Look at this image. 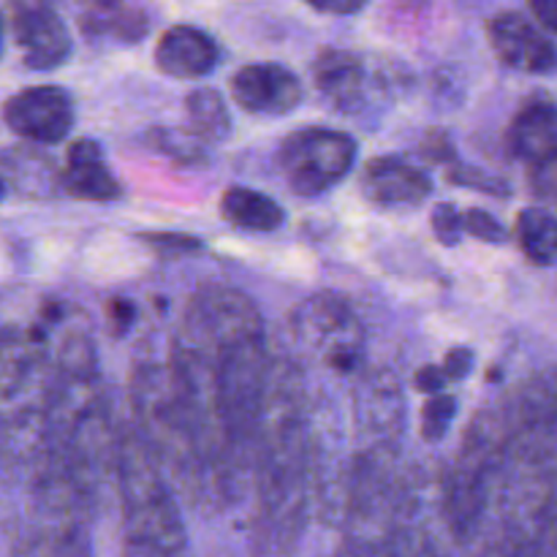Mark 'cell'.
Returning a JSON list of instances; mask_svg holds the SVG:
<instances>
[{
    "mask_svg": "<svg viewBox=\"0 0 557 557\" xmlns=\"http://www.w3.org/2000/svg\"><path fill=\"white\" fill-rule=\"evenodd\" d=\"M172 373L221 482L259 451L267 375L259 310L232 288H201L174 341Z\"/></svg>",
    "mask_w": 557,
    "mask_h": 557,
    "instance_id": "1",
    "label": "cell"
},
{
    "mask_svg": "<svg viewBox=\"0 0 557 557\" xmlns=\"http://www.w3.org/2000/svg\"><path fill=\"white\" fill-rule=\"evenodd\" d=\"M261 509L256 517L253 557H294L302 531L305 444L297 392L270 368L259 438Z\"/></svg>",
    "mask_w": 557,
    "mask_h": 557,
    "instance_id": "2",
    "label": "cell"
},
{
    "mask_svg": "<svg viewBox=\"0 0 557 557\" xmlns=\"http://www.w3.org/2000/svg\"><path fill=\"white\" fill-rule=\"evenodd\" d=\"M69 326L63 308L44 305L30 324L0 332V438L20 449L44 446L60 386V343Z\"/></svg>",
    "mask_w": 557,
    "mask_h": 557,
    "instance_id": "3",
    "label": "cell"
},
{
    "mask_svg": "<svg viewBox=\"0 0 557 557\" xmlns=\"http://www.w3.org/2000/svg\"><path fill=\"white\" fill-rule=\"evenodd\" d=\"M136 419L141 424V438L158 462L177 476L180 487L196 498L212 495L207 487V473L212 471L201 444L199 424L180 389L172 370L145 364L131 381Z\"/></svg>",
    "mask_w": 557,
    "mask_h": 557,
    "instance_id": "4",
    "label": "cell"
},
{
    "mask_svg": "<svg viewBox=\"0 0 557 557\" xmlns=\"http://www.w3.org/2000/svg\"><path fill=\"white\" fill-rule=\"evenodd\" d=\"M117 473L123 495V557H188L177 504L139 433H128L120 444Z\"/></svg>",
    "mask_w": 557,
    "mask_h": 557,
    "instance_id": "5",
    "label": "cell"
},
{
    "mask_svg": "<svg viewBox=\"0 0 557 557\" xmlns=\"http://www.w3.org/2000/svg\"><path fill=\"white\" fill-rule=\"evenodd\" d=\"M281 172L299 196H319L341 185L357 161V141L346 131L302 128L283 139Z\"/></svg>",
    "mask_w": 557,
    "mask_h": 557,
    "instance_id": "6",
    "label": "cell"
},
{
    "mask_svg": "<svg viewBox=\"0 0 557 557\" xmlns=\"http://www.w3.org/2000/svg\"><path fill=\"white\" fill-rule=\"evenodd\" d=\"M294 332L308 351L337 373H351L362 362V326L341 299L326 294L308 299L294 315Z\"/></svg>",
    "mask_w": 557,
    "mask_h": 557,
    "instance_id": "7",
    "label": "cell"
},
{
    "mask_svg": "<svg viewBox=\"0 0 557 557\" xmlns=\"http://www.w3.org/2000/svg\"><path fill=\"white\" fill-rule=\"evenodd\" d=\"M9 22L27 69L49 71L69 60V27L52 0H9Z\"/></svg>",
    "mask_w": 557,
    "mask_h": 557,
    "instance_id": "8",
    "label": "cell"
},
{
    "mask_svg": "<svg viewBox=\"0 0 557 557\" xmlns=\"http://www.w3.org/2000/svg\"><path fill=\"white\" fill-rule=\"evenodd\" d=\"M3 120L22 139L36 145H58L74 125V103L63 87H27L5 101Z\"/></svg>",
    "mask_w": 557,
    "mask_h": 557,
    "instance_id": "9",
    "label": "cell"
},
{
    "mask_svg": "<svg viewBox=\"0 0 557 557\" xmlns=\"http://www.w3.org/2000/svg\"><path fill=\"white\" fill-rule=\"evenodd\" d=\"M11 557H92L85 515L36 506L16 533Z\"/></svg>",
    "mask_w": 557,
    "mask_h": 557,
    "instance_id": "10",
    "label": "cell"
},
{
    "mask_svg": "<svg viewBox=\"0 0 557 557\" xmlns=\"http://www.w3.org/2000/svg\"><path fill=\"white\" fill-rule=\"evenodd\" d=\"M232 96L245 112L261 114V117H281L299 107L302 82L286 65L250 63L232 76Z\"/></svg>",
    "mask_w": 557,
    "mask_h": 557,
    "instance_id": "11",
    "label": "cell"
},
{
    "mask_svg": "<svg viewBox=\"0 0 557 557\" xmlns=\"http://www.w3.org/2000/svg\"><path fill=\"white\" fill-rule=\"evenodd\" d=\"M487 38L493 52L506 65L528 74H547L557 65L555 44L517 11H504L487 22Z\"/></svg>",
    "mask_w": 557,
    "mask_h": 557,
    "instance_id": "12",
    "label": "cell"
},
{
    "mask_svg": "<svg viewBox=\"0 0 557 557\" xmlns=\"http://www.w3.org/2000/svg\"><path fill=\"white\" fill-rule=\"evenodd\" d=\"M362 188L370 201L381 207H417L433 190L428 174L397 156L373 158L364 166Z\"/></svg>",
    "mask_w": 557,
    "mask_h": 557,
    "instance_id": "13",
    "label": "cell"
},
{
    "mask_svg": "<svg viewBox=\"0 0 557 557\" xmlns=\"http://www.w3.org/2000/svg\"><path fill=\"white\" fill-rule=\"evenodd\" d=\"M221 60V49L205 30L190 25H174L158 38L156 65L174 79H201Z\"/></svg>",
    "mask_w": 557,
    "mask_h": 557,
    "instance_id": "14",
    "label": "cell"
},
{
    "mask_svg": "<svg viewBox=\"0 0 557 557\" xmlns=\"http://www.w3.org/2000/svg\"><path fill=\"white\" fill-rule=\"evenodd\" d=\"M313 79L321 96L341 112H357L368 98V69L343 49H324L313 63Z\"/></svg>",
    "mask_w": 557,
    "mask_h": 557,
    "instance_id": "15",
    "label": "cell"
},
{
    "mask_svg": "<svg viewBox=\"0 0 557 557\" xmlns=\"http://www.w3.org/2000/svg\"><path fill=\"white\" fill-rule=\"evenodd\" d=\"M511 156L531 166H547L557 161V107L549 101H533L517 112L509 128Z\"/></svg>",
    "mask_w": 557,
    "mask_h": 557,
    "instance_id": "16",
    "label": "cell"
},
{
    "mask_svg": "<svg viewBox=\"0 0 557 557\" xmlns=\"http://www.w3.org/2000/svg\"><path fill=\"white\" fill-rule=\"evenodd\" d=\"M60 185L74 199L112 201L120 196V183L109 172L101 147L92 139H79L69 147Z\"/></svg>",
    "mask_w": 557,
    "mask_h": 557,
    "instance_id": "17",
    "label": "cell"
},
{
    "mask_svg": "<svg viewBox=\"0 0 557 557\" xmlns=\"http://www.w3.org/2000/svg\"><path fill=\"white\" fill-rule=\"evenodd\" d=\"M79 27L90 38H114L123 44H136L147 36L145 9L131 0H82Z\"/></svg>",
    "mask_w": 557,
    "mask_h": 557,
    "instance_id": "18",
    "label": "cell"
},
{
    "mask_svg": "<svg viewBox=\"0 0 557 557\" xmlns=\"http://www.w3.org/2000/svg\"><path fill=\"white\" fill-rule=\"evenodd\" d=\"M221 212L243 232H275L283 226V207L261 190L228 188L221 199Z\"/></svg>",
    "mask_w": 557,
    "mask_h": 557,
    "instance_id": "19",
    "label": "cell"
},
{
    "mask_svg": "<svg viewBox=\"0 0 557 557\" xmlns=\"http://www.w3.org/2000/svg\"><path fill=\"white\" fill-rule=\"evenodd\" d=\"M185 114H188V128L196 139L218 145L232 134V114H228L226 101L221 98V92L210 90V87L188 92Z\"/></svg>",
    "mask_w": 557,
    "mask_h": 557,
    "instance_id": "20",
    "label": "cell"
},
{
    "mask_svg": "<svg viewBox=\"0 0 557 557\" xmlns=\"http://www.w3.org/2000/svg\"><path fill=\"white\" fill-rule=\"evenodd\" d=\"M517 243L533 264H557V218L542 207L522 210L517 218Z\"/></svg>",
    "mask_w": 557,
    "mask_h": 557,
    "instance_id": "21",
    "label": "cell"
},
{
    "mask_svg": "<svg viewBox=\"0 0 557 557\" xmlns=\"http://www.w3.org/2000/svg\"><path fill=\"white\" fill-rule=\"evenodd\" d=\"M455 411H457L455 397L435 395L433 400L424 406V413H422V435H424V438H428V441L444 438V433L449 430L451 419H455Z\"/></svg>",
    "mask_w": 557,
    "mask_h": 557,
    "instance_id": "22",
    "label": "cell"
},
{
    "mask_svg": "<svg viewBox=\"0 0 557 557\" xmlns=\"http://www.w3.org/2000/svg\"><path fill=\"white\" fill-rule=\"evenodd\" d=\"M139 239L147 245V248H152L161 256H188L205 248V243H201L199 237H194V234L150 232V234H139Z\"/></svg>",
    "mask_w": 557,
    "mask_h": 557,
    "instance_id": "23",
    "label": "cell"
},
{
    "mask_svg": "<svg viewBox=\"0 0 557 557\" xmlns=\"http://www.w3.org/2000/svg\"><path fill=\"white\" fill-rule=\"evenodd\" d=\"M462 228H466L471 237L484 239V243H504L506 239L504 226L484 210H468L466 215H462Z\"/></svg>",
    "mask_w": 557,
    "mask_h": 557,
    "instance_id": "24",
    "label": "cell"
},
{
    "mask_svg": "<svg viewBox=\"0 0 557 557\" xmlns=\"http://www.w3.org/2000/svg\"><path fill=\"white\" fill-rule=\"evenodd\" d=\"M433 232L438 234V239L444 245H455L460 239L462 228V215L451 205H438L433 210Z\"/></svg>",
    "mask_w": 557,
    "mask_h": 557,
    "instance_id": "25",
    "label": "cell"
},
{
    "mask_svg": "<svg viewBox=\"0 0 557 557\" xmlns=\"http://www.w3.org/2000/svg\"><path fill=\"white\" fill-rule=\"evenodd\" d=\"M152 139L158 141V150L169 152V156H174L180 161V158H185V161H199L201 152H199V145L190 139H183V136L177 134H166V131H158V134H152Z\"/></svg>",
    "mask_w": 557,
    "mask_h": 557,
    "instance_id": "26",
    "label": "cell"
},
{
    "mask_svg": "<svg viewBox=\"0 0 557 557\" xmlns=\"http://www.w3.org/2000/svg\"><path fill=\"white\" fill-rule=\"evenodd\" d=\"M310 9L321 11V14H337V16H346V14H357V11L364 9L368 0H305Z\"/></svg>",
    "mask_w": 557,
    "mask_h": 557,
    "instance_id": "27",
    "label": "cell"
},
{
    "mask_svg": "<svg viewBox=\"0 0 557 557\" xmlns=\"http://www.w3.org/2000/svg\"><path fill=\"white\" fill-rule=\"evenodd\" d=\"M531 14L547 33H557V0H528Z\"/></svg>",
    "mask_w": 557,
    "mask_h": 557,
    "instance_id": "28",
    "label": "cell"
},
{
    "mask_svg": "<svg viewBox=\"0 0 557 557\" xmlns=\"http://www.w3.org/2000/svg\"><path fill=\"white\" fill-rule=\"evenodd\" d=\"M471 364H473V354L468 351V348H455V351H451L444 362L446 379H455V381L466 379L468 370H471Z\"/></svg>",
    "mask_w": 557,
    "mask_h": 557,
    "instance_id": "29",
    "label": "cell"
},
{
    "mask_svg": "<svg viewBox=\"0 0 557 557\" xmlns=\"http://www.w3.org/2000/svg\"><path fill=\"white\" fill-rule=\"evenodd\" d=\"M417 389L419 392H428V395H438L441 389H444L446 384V373L444 368H433V364H428V368H422L417 373Z\"/></svg>",
    "mask_w": 557,
    "mask_h": 557,
    "instance_id": "30",
    "label": "cell"
},
{
    "mask_svg": "<svg viewBox=\"0 0 557 557\" xmlns=\"http://www.w3.org/2000/svg\"><path fill=\"white\" fill-rule=\"evenodd\" d=\"M424 156L430 158V161H446V158L455 156V150H451V141L446 139L444 134H430L428 139H424Z\"/></svg>",
    "mask_w": 557,
    "mask_h": 557,
    "instance_id": "31",
    "label": "cell"
},
{
    "mask_svg": "<svg viewBox=\"0 0 557 557\" xmlns=\"http://www.w3.org/2000/svg\"><path fill=\"white\" fill-rule=\"evenodd\" d=\"M539 174L544 177V183H542L544 194L553 196V199L557 201V161L547 163V166H539Z\"/></svg>",
    "mask_w": 557,
    "mask_h": 557,
    "instance_id": "32",
    "label": "cell"
},
{
    "mask_svg": "<svg viewBox=\"0 0 557 557\" xmlns=\"http://www.w3.org/2000/svg\"><path fill=\"white\" fill-rule=\"evenodd\" d=\"M0 49H3V16H0Z\"/></svg>",
    "mask_w": 557,
    "mask_h": 557,
    "instance_id": "33",
    "label": "cell"
},
{
    "mask_svg": "<svg viewBox=\"0 0 557 557\" xmlns=\"http://www.w3.org/2000/svg\"><path fill=\"white\" fill-rule=\"evenodd\" d=\"M3 194H5V183H3V177H0V199H3Z\"/></svg>",
    "mask_w": 557,
    "mask_h": 557,
    "instance_id": "34",
    "label": "cell"
},
{
    "mask_svg": "<svg viewBox=\"0 0 557 557\" xmlns=\"http://www.w3.org/2000/svg\"><path fill=\"white\" fill-rule=\"evenodd\" d=\"M0 441H3V438H0Z\"/></svg>",
    "mask_w": 557,
    "mask_h": 557,
    "instance_id": "35",
    "label": "cell"
}]
</instances>
